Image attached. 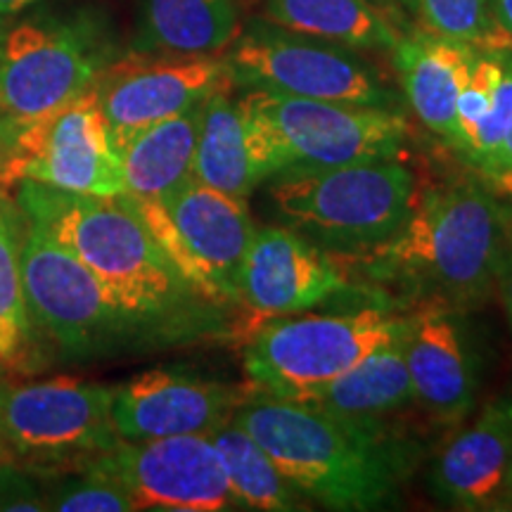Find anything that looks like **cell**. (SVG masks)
<instances>
[{"label": "cell", "mask_w": 512, "mask_h": 512, "mask_svg": "<svg viewBox=\"0 0 512 512\" xmlns=\"http://www.w3.org/2000/svg\"><path fill=\"white\" fill-rule=\"evenodd\" d=\"M510 235L512 211L475 178L427 192L392 238L349 256L363 278L411 311L465 316L496 292Z\"/></svg>", "instance_id": "cell-1"}, {"label": "cell", "mask_w": 512, "mask_h": 512, "mask_svg": "<svg viewBox=\"0 0 512 512\" xmlns=\"http://www.w3.org/2000/svg\"><path fill=\"white\" fill-rule=\"evenodd\" d=\"M233 420L309 501L328 510L363 512L399 503L422 460L418 441L387 430L380 418L252 396Z\"/></svg>", "instance_id": "cell-2"}, {"label": "cell", "mask_w": 512, "mask_h": 512, "mask_svg": "<svg viewBox=\"0 0 512 512\" xmlns=\"http://www.w3.org/2000/svg\"><path fill=\"white\" fill-rule=\"evenodd\" d=\"M17 204L27 221L69 249L166 337L216 328L223 304L211 302L178 273L126 195H83L19 181Z\"/></svg>", "instance_id": "cell-3"}, {"label": "cell", "mask_w": 512, "mask_h": 512, "mask_svg": "<svg viewBox=\"0 0 512 512\" xmlns=\"http://www.w3.org/2000/svg\"><path fill=\"white\" fill-rule=\"evenodd\" d=\"M268 181V200L285 226L339 256L392 238L418 202L415 176L401 157L294 166Z\"/></svg>", "instance_id": "cell-4"}, {"label": "cell", "mask_w": 512, "mask_h": 512, "mask_svg": "<svg viewBox=\"0 0 512 512\" xmlns=\"http://www.w3.org/2000/svg\"><path fill=\"white\" fill-rule=\"evenodd\" d=\"M259 183L294 166L401 157L411 124L403 110L344 105L245 88L238 98Z\"/></svg>", "instance_id": "cell-5"}, {"label": "cell", "mask_w": 512, "mask_h": 512, "mask_svg": "<svg viewBox=\"0 0 512 512\" xmlns=\"http://www.w3.org/2000/svg\"><path fill=\"white\" fill-rule=\"evenodd\" d=\"M22 283L31 328L46 332L67 358L112 354L143 339L164 337L31 221H24Z\"/></svg>", "instance_id": "cell-6"}, {"label": "cell", "mask_w": 512, "mask_h": 512, "mask_svg": "<svg viewBox=\"0 0 512 512\" xmlns=\"http://www.w3.org/2000/svg\"><path fill=\"white\" fill-rule=\"evenodd\" d=\"M112 60L110 38L88 17L34 15L10 27L0 48V143L91 88Z\"/></svg>", "instance_id": "cell-7"}, {"label": "cell", "mask_w": 512, "mask_h": 512, "mask_svg": "<svg viewBox=\"0 0 512 512\" xmlns=\"http://www.w3.org/2000/svg\"><path fill=\"white\" fill-rule=\"evenodd\" d=\"M226 64L230 83L240 88L382 110H401L403 105L401 93L387 86L358 50L297 34L264 17L240 29Z\"/></svg>", "instance_id": "cell-8"}, {"label": "cell", "mask_w": 512, "mask_h": 512, "mask_svg": "<svg viewBox=\"0 0 512 512\" xmlns=\"http://www.w3.org/2000/svg\"><path fill=\"white\" fill-rule=\"evenodd\" d=\"M403 325L406 313L382 306L273 320L256 332L242 358L252 396L294 399L323 387L399 335Z\"/></svg>", "instance_id": "cell-9"}, {"label": "cell", "mask_w": 512, "mask_h": 512, "mask_svg": "<svg viewBox=\"0 0 512 512\" xmlns=\"http://www.w3.org/2000/svg\"><path fill=\"white\" fill-rule=\"evenodd\" d=\"M19 181L83 195H124V169L110 143L95 83L3 140L0 185Z\"/></svg>", "instance_id": "cell-10"}, {"label": "cell", "mask_w": 512, "mask_h": 512, "mask_svg": "<svg viewBox=\"0 0 512 512\" xmlns=\"http://www.w3.org/2000/svg\"><path fill=\"white\" fill-rule=\"evenodd\" d=\"M112 401L114 389L74 377L0 384V437L34 463L81 465L124 441L114 427Z\"/></svg>", "instance_id": "cell-11"}, {"label": "cell", "mask_w": 512, "mask_h": 512, "mask_svg": "<svg viewBox=\"0 0 512 512\" xmlns=\"http://www.w3.org/2000/svg\"><path fill=\"white\" fill-rule=\"evenodd\" d=\"M93 460L124 484L136 510H240L209 434L121 441Z\"/></svg>", "instance_id": "cell-12"}, {"label": "cell", "mask_w": 512, "mask_h": 512, "mask_svg": "<svg viewBox=\"0 0 512 512\" xmlns=\"http://www.w3.org/2000/svg\"><path fill=\"white\" fill-rule=\"evenodd\" d=\"M230 81L226 57L138 53L112 60L95 81L114 152L143 128L176 117Z\"/></svg>", "instance_id": "cell-13"}, {"label": "cell", "mask_w": 512, "mask_h": 512, "mask_svg": "<svg viewBox=\"0 0 512 512\" xmlns=\"http://www.w3.org/2000/svg\"><path fill=\"white\" fill-rule=\"evenodd\" d=\"M252 399V387L211 380L178 368H157L114 389L112 420L124 441L211 434Z\"/></svg>", "instance_id": "cell-14"}, {"label": "cell", "mask_w": 512, "mask_h": 512, "mask_svg": "<svg viewBox=\"0 0 512 512\" xmlns=\"http://www.w3.org/2000/svg\"><path fill=\"white\" fill-rule=\"evenodd\" d=\"M349 290L330 252L287 226L256 228L238 273V302L261 316L311 309Z\"/></svg>", "instance_id": "cell-15"}, {"label": "cell", "mask_w": 512, "mask_h": 512, "mask_svg": "<svg viewBox=\"0 0 512 512\" xmlns=\"http://www.w3.org/2000/svg\"><path fill=\"white\" fill-rule=\"evenodd\" d=\"M406 366L413 399L441 425H458L477 403L479 366L463 313L418 309L406 313Z\"/></svg>", "instance_id": "cell-16"}, {"label": "cell", "mask_w": 512, "mask_h": 512, "mask_svg": "<svg viewBox=\"0 0 512 512\" xmlns=\"http://www.w3.org/2000/svg\"><path fill=\"white\" fill-rule=\"evenodd\" d=\"M512 456V394L496 396L434 460L430 491L453 510H496Z\"/></svg>", "instance_id": "cell-17"}, {"label": "cell", "mask_w": 512, "mask_h": 512, "mask_svg": "<svg viewBox=\"0 0 512 512\" xmlns=\"http://www.w3.org/2000/svg\"><path fill=\"white\" fill-rule=\"evenodd\" d=\"M162 202L209 283L238 302V273L256 230L247 200L190 178Z\"/></svg>", "instance_id": "cell-18"}, {"label": "cell", "mask_w": 512, "mask_h": 512, "mask_svg": "<svg viewBox=\"0 0 512 512\" xmlns=\"http://www.w3.org/2000/svg\"><path fill=\"white\" fill-rule=\"evenodd\" d=\"M392 55L403 98L415 117L460 152L463 138L458 126V98L470 76L477 48L418 29L401 34Z\"/></svg>", "instance_id": "cell-19"}, {"label": "cell", "mask_w": 512, "mask_h": 512, "mask_svg": "<svg viewBox=\"0 0 512 512\" xmlns=\"http://www.w3.org/2000/svg\"><path fill=\"white\" fill-rule=\"evenodd\" d=\"M202 102L143 128L119 147L126 195L138 200H164L190 181L200 138Z\"/></svg>", "instance_id": "cell-20"}, {"label": "cell", "mask_w": 512, "mask_h": 512, "mask_svg": "<svg viewBox=\"0 0 512 512\" xmlns=\"http://www.w3.org/2000/svg\"><path fill=\"white\" fill-rule=\"evenodd\" d=\"M240 34L238 0H143L133 50L219 55Z\"/></svg>", "instance_id": "cell-21"}, {"label": "cell", "mask_w": 512, "mask_h": 512, "mask_svg": "<svg viewBox=\"0 0 512 512\" xmlns=\"http://www.w3.org/2000/svg\"><path fill=\"white\" fill-rule=\"evenodd\" d=\"M285 401H297L351 418H382L387 413L401 411L403 406L415 401L406 366V349H403V330L347 373L323 387Z\"/></svg>", "instance_id": "cell-22"}, {"label": "cell", "mask_w": 512, "mask_h": 512, "mask_svg": "<svg viewBox=\"0 0 512 512\" xmlns=\"http://www.w3.org/2000/svg\"><path fill=\"white\" fill-rule=\"evenodd\" d=\"M264 19L339 46L389 50L399 43V29L373 0H264Z\"/></svg>", "instance_id": "cell-23"}, {"label": "cell", "mask_w": 512, "mask_h": 512, "mask_svg": "<svg viewBox=\"0 0 512 512\" xmlns=\"http://www.w3.org/2000/svg\"><path fill=\"white\" fill-rule=\"evenodd\" d=\"M230 88L233 83L226 81L202 102V124L192 178L209 188L247 200L259 185V178L249 157L240 105L230 95Z\"/></svg>", "instance_id": "cell-24"}, {"label": "cell", "mask_w": 512, "mask_h": 512, "mask_svg": "<svg viewBox=\"0 0 512 512\" xmlns=\"http://www.w3.org/2000/svg\"><path fill=\"white\" fill-rule=\"evenodd\" d=\"M219 453L230 494L240 510L297 512L309 510L311 501L287 479L256 439L230 418L209 434Z\"/></svg>", "instance_id": "cell-25"}, {"label": "cell", "mask_w": 512, "mask_h": 512, "mask_svg": "<svg viewBox=\"0 0 512 512\" xmlns=\"http://www.w3.org/2000/svg\"><path fill=\"white\" fill-rule=\"evenodd\" d=\"M22 216L0 202V366L17 368L29 354L31 320L22 283Z\"/></svg>", "instance_id": "cell-26"}, {"label": "cell", "mask_w": 512, "mask_h": 512, "mask_svg": "<svg viewBox=\"0 0 512 512\" xmlns=\"http://www.w3.org/2000/svg\"><path fill=\"white\" fill-rule=\"evenodd\" d=\"M46 508L53 512H133V498L124 484L107 470L86 460L76 472H62L43 479Z\"/></svg>", "instance_id": "cell-27"}, {"label": "cell", "mask_w": 512, "mask_h": 512, "mask_svg": "<svg viewBox=\"0 0 512 512\" xmlns=\"http://www.w3.org/2000/svg\"><path fill=\"white\" fill-rule=\"evenodd\" d=\"M422 29L448 41L486 50L491 46L489 0H415Z\"/></svg>", "instance_id": "cell-28"}, {"label": "cell", "mask_w": 512, "mask_h": 512, "mask_svg": "<svg viewBox=\"0 0 512 512\" xmlns=\"http://www.w3.org/2000/svg\"><path fill=\"white\" fill-rule=\"evenodd\" d=\"M503 74V60L501 50H477L475 60H472L470 76L458 98V126H460V155H467L470 150L472 138H475L477 128L491 112V102H494V93L498 81Z\"/></svg>", "instance_id": "cell-29"}, {"label": "cell", "mask_w": 512, "mask_h": 512, "mask_svg": "<svg viewBox=\"0 0 512 512\" xmlns=\"http://www.w3.org/2000/svg\"><path fill=\"white\" fill-rule=\"evenodd\" d=\"M38 479L12 465H0V512H46Z\"/></svg>", "instance_id": "cell-30"}, {"label": "cell", "mask_w": 512, "mask_h": 512, "mask_svg": "<svg viewBox=\"0 0 512 512\" xmlns=\"http://www.w3.org/2000/svg\"><path fill=\"white\" fill-rule=\"evenodd\" d=\"M489 19L494 36L486 50L512 48V0H489Z\"/></svg>", "instance_id": "cell-31"}, {"label": "cell", "mask_w": 512, "mask_h": 512, "mask_svg": "<svg viewBox=\"0 0 512 512\" xmlns=\"http://www.w3.org/2000/svg\"><path fill=\"white\" fill-rule=\"evenodd\" d=\"M508 171H512V126L510 131L505 133L503 143L477 166V174L482 181H491V178L508 174Z\"/></svg>", "instance_id": "cell-32"}, {"label": "cell", "mask_w": 512, "mask_h": 512, "mask_svg": "<svg viewBox=\"0 0 512 512\" xmlns=\"http://www.w3.org/2000/svg\"><path fill=\"white\" fill-rule=\"evenodd\" d=\"M496 292H498V297H501V304H503L505 316H508V323L512 330V235H510L508 247H505L501 266H498Z\"/></svg>", "instance_id": "cell-33"}, {"label": "cell", "mask_w": 512, "mask_h": 512, "mask_svg": "<svg viewBox=\"0 0 512 512\" xmlns=\"http://www.w3.org/2000/svg\"><path fill=\"white\" fill-rule=\"evenodd\" d=\"M484 183L489 185V188L494 190L498 197H508V200H512V171H508V174H501V176L491 178V181H484Z\"/></svg>", "instance_id": "cell-34"}, {"label": "cell", "mask_w": 512, "mask_h": 512, "mask_svg": "<svg viewBox=\"0 0 512 512\" xmlns=\"http://www.w3.org/2000/svg\"><path fill=\"white\" fill-rule=\"evenodd\" d=\"M496 510H510V512H512V456H510L508 475H505V484H503L501 498H498Z\"/></svg>", "instance_id": "cell-35"}, {"label": "cell", "mask_w": 512, "mask_h": 512, "mask_svg": "<svg viewBox=\"0 0 512 512\" xmlns=\"http://www.w3.org/2000/svg\"><path fill=\"white\" fill-rule=\"evenodd\" d=\"M36 0H0V15H15V12L29 8Z\"/></svg>", "instance_id": "cell-36"}, {"label": "cell", "mask_w": 512, "mask_h": 512, "mask_svg": "<svg viewBox=\"0 0 512 512\" xmlns=\"http://www.w3.org/2000/svg\"><path fill=\"white\" fill-rule=\"evenodd\" d=\"M375 5H380V8H387V10H408L413 12L415 8V0H373Z\"/></svg>", "instance_id": "cell-37"}, {"label": "cell", "mask_w": 512, "mask_h": 512, "mask_svg": "<svg viewBox=\"0 0 512 512\" xmlns=\"http://www.w3.org/2000/svg\"><path fill=\"white\" fill-rule=\"evenodd\" d=\"M5 34H8V24H5V22H3V15H0V48H3Z\"/></svg>", "instance_id": "cell-38"}, {"label": "cell", "mask_w": 512, "mask_h": 512, "mask_svg": "<svg viewBox=\"0 0 512 512\" xmlns=\"http://www.w3.org/2000/svg\"><path fill=\"white\" fill-rule=\"evenodd\" d=\"M0 147H3V143H0Z\"/></svg>", "instance_id": "cell-39"}]
</instances>
